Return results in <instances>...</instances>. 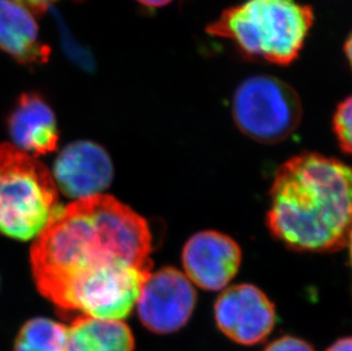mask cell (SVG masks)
Wrapping results in <instances>:
<instances>
[{
	"label": "cell",
	"mask_w": 352,
	"mask_h": 351,
	"mask_svg": "<svg viewBox=\"0 0 352 351\" xmlns=\"http://www.w3.org/2000/svg\"><path fill=\"white\" fill-rule=\"evenodd\" d=\"M234 121L245 136L263 144L287 140L299 127L302 104L292 87L275 76L244 80L234 94Z\"/></svg>",
	"instance_id": "5"
},
{
	"label": "cell",
	"mask_w": 352,
	"mask_h": 351,
	"mask_svg": "<svg viewBox=\"0 0 352 351\" xmlns=\"http://www.w3.org/2000/svg\"><path fill=\"white\" fill-rule=\"evenodd\" d=\"M263 351H315L313 347L302 339L285 335L267 345Z\"/></svg>",
	"instance_id": "15"
},
{
	"label": "cell",
	"mask_w": 352,
	"mask_h": 351,
	"mask_svg": "<svg viewBox=\"0 0 352 351\" xmlns=\"http://www.w3.org/2000/svg\"><path fill=\"white\" fill-rule=\"evenodd\" d=\"M333 129L341 149L352 156V96L346 98L336 107Z\"/></svg>",
	"instance_id": "14"
},
{
	"label": "cell",
	"mask_w": 352,
	"mask_h": 351,
	"mask_svg": "<svg viewBox=\"0 0 352 351\" xmlns=\"http://www.w3.org/2000/svg\"><path fill=\"white\" fill-rule=\"evenodd\" d=\"M20 3H23L32 13L41 14L52 5L56 3L58 0H19Z\"/></svg>",
	"instance_id": "16"
},
{
	"label": "cell",
	"mask_w": 352,
	"mask_h": 351,
	"mask_svg": "<svg viewBox=\"0 0 352 351\" xmlns=\"http://www.w3.org/2000/svg\"><path fill=\"white\" fill-rule=\"evenodd\" d=\"M214 318L218 328L232 341L256 345L275 328V305L256 285H234L217 299Z\"/></svg>",
	"instance_id": "7"
},
{
	"label": "cell",
	"mask_w": 352,
	"mask_h": 351,
	"mask_svg": "<svg viewBox=\"0 0 352 351\" xmlns=\"http://www.w3.org/2000/svg\"><path fill=\"white\" fill-rule=\"evenodd\" d=\"M266 222L289 248L325 253L346 246L352 227V167L305 152L278 167Z\"/></svg>",
	"instance_id": "2"
},
{
	"label": "cell",
	"mask_w": 352,
	"mask_h": 351,
	"mask_svg": "<svg viewBox=\"0 0 352 351\" xmlns=\"http://www.w3.org/2000/svg\"><path fill=\"white\" fill-rule=\"evenodd\" d=\"M182 258L184 274L192 284L206 291H220L239 272L242 250L226 234L203 231L187 241Z\"/></svg>",
	"instance_id": "8"
},
{
	"label": "cell",
	"mask_w": 352,
	"mask_h": 351,
	"mask_svg": "<svg viewBox=\"0 0 352 351\" xmlns=\"http://www.w3.org/2000/svg\"><path fill=\"white\" fill-rule=\"evenodd\" d=\"M67 351H135V338L122 321L79 316L67 328Z\"/></svg>",
	"instance_id": "12"
},
{
	"label": "cell",
	"mask_w": 352,
	"mask_h": 351,
	"mask_svg": "<svg viewBox=\"0 0 352 351\" xmlns=\"http://www.w3.org/2000/svg\"><path fill=\"white\" fill-rule=\"evenodd\" d=\"M197 295L192 281L175 267L151 274L137 301L142 324L157 334L179 331L190 321Z\"/></svg>",
	"instance_id": "6"
},
{
	"label": "cell",
	"mask_w": 352,
	"mask_h": 351,
	"mask_svg": "<svg viewBox=\"0 0 352 351\" xmlns=\"http://www.w3.org/2000/svg\"><path fill=\"white\" fill-rule=\"evenodd\" d=\"M326 351H352V337L339 339L332 345H329Z\"/></svg>",
	"instance_id": "17"
},
{
	"label": "cell",
	"mask_w": 352,
	"mask_h": 351,
	"mask_svg": "<svg viewBox=\"0 0 352 351\" xmlns=\"http://www.w3.org/2000/svg\"><path fill=\"white\" fill-rule=\"evenodd\" d=\"M7 127L13 145L34 158L57 149L56 116L38 94H23L19 98L8 116Z\"/></svg>",
	"instance_id": "10"
},
{
	"label": "cell",
	"mask_w": 352,
	"mask_h": 351,
	"mask_svg": "<svg viewBox=\"0 0 352 351\" xmlns=\"http://www.w3.org/2000/svg\"><path fill=\"white\" fill-rule=\"evenodd\" d=\"M54 180L67 198L78 200L100 195L113 179V163L96 142L77 140L65 146L54 163Z\"/></svg>",
	"instance_id": "9"
},
{
	"label": "cell",
	"mask_w": 352,
	"mask_h": 351,
	"mask_svg": "<svg viewBox=\"0 0 352 351\" xmlns=\"http://www.w3.org/2000/svg\"><path fill=\"white\" fill-rule=\"evenodd\" d=\"M34 240V281L60 312L122 321L152 274L148 224L113 196L62 206Z\"/></svg>",
	"instance_id": "1"
},
{
	"label": "cell",
	"mask_w": 352,
	"mask_h": 351,
	"mask_svg": "<svg viewBox=\"0 0 352 351\" xmlns=\"http://www.w3.org/2000/svg\"><path fill=\"white\" fill-rule=\"evenodd\" d=\"M62 209L53 173L10 142L0 144V233L36 239Z\"/></svg>",
	"instance_id": "4"
},
{
	"label": "cell",
	"mask_w": 352,
	"mask_h": 351,
	"mask_svg": "<svg viewBox=\"0 0 352 351\" xmlns=\"http://www.w3.org/2000/svg\"><path fill=\"white\" fill-rule=\"evenodd\" d=\"M346 246H348V248H349V260L352 269V227L351 229H350L349 237H348V242H346Z\"/></svg>",
	"instance_id": "20"
},
{
	"label": "cell",
	"mask_w": 352,
	"mask_h": 351,
	"mask_svg": "<svg viewBox=\"0 0 352 351\" xmlns=\"http://www.w3.org/2000/svg\"><path fill=\"white\" fill-rule=\"evenodd\" d=\"M14 351H67V328L50 318H32L19 332Z\"/></svg>",
	"instance_id": "13"
},
{
	"label": "cell",
	"mask_w": 352,
	"mask_h": 351,
	"mask_svg": "<svg viewBox=\"0 0 352 351\" xmlns=\"http://www.w3.org/2000/svg\"><path fill=\"white\" fill-rule=\"evenodd\" d=\"M313 24L311 7L296 0H243L223 12L206 32L230 40L248 58L289 65Z\"/></svg>",
	"instance_id": "3"
},
{
	"label": "cell",
	"mask_w": 352,
	"mask_h": 351,
	"mask_svg": "<svg viewBox=\"0 0 352 351\" xmlns=\"http://www.w3.org/2000/svg\"><path fill=\"white\" fill-rule=\"evenodd\" d=\"M138 3L147 7H163L171 3L175 0H137Z\"/></svg>",
	"instance_id": "18"
},
{
	"label": "cell",
	"mask_w": 352,
	"mask_h": 351,
	"mask_svg": "<svg viewBox=\"0 0 352 351\" xmlns=\"http://www.w3.org/2000/svg\"><path fill=\"white\" fill-rule=\"evenodd\" d=\"M344 52H346V58L349 61L350 67H351L352 69V34H350L349 38L346 39Z\"/></svg>",
	"instance_id": "19"
},
{
	"label": "cell",
	"mask_w": 352,
	"mask_h": 351,
	"mask_svg": "<svg viewBox=\"0 0 352 351\" xmlns=\"http://www.w3.org/2000/svg\"><path fill=\"white\" fill-rule=\"evenodd\" d=\"M0 50L25 65H38L50 58V48L40 40L34 13L19 0H0Z\"/></svg>",
	"instance_id": "11"
}]
</instances>
